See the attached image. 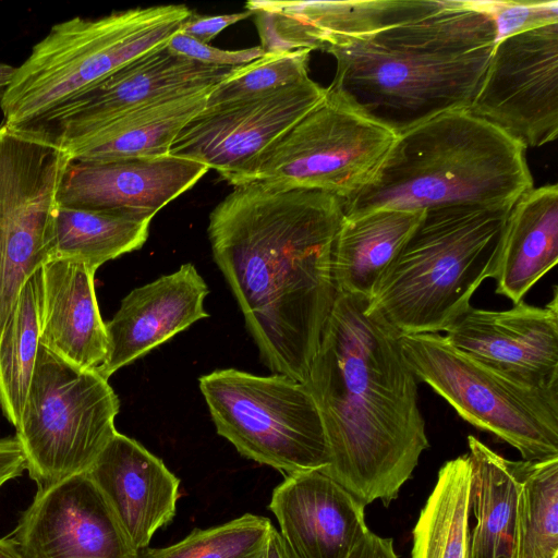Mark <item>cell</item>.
I'll return each mask as SVG.
<instances>
[{"mask_svg":"<svg viewBox=\"0 0 558 558\" xmlns=\"http://www.w3.org/2000/svg\"><path fill=\"white\" fill-rule=\"evenodd\" d=\"M339 197L246 183L210 213L213 257L230 286L263 362L305 383L337 290L332 244Z\"/></svg>","mask_w":558,"mask_h":558,"instance_id":"obj_1","label":"cell"},{"mask_svg":"<svg viewBox=\"0 0 558 558\" xmlns=\"http://www.w3.org/2000/svg\"><path fill=\"white\" fill-rule=\"evenodd\" d=\"M368 303L337 292L304 384L328 442L329 465L322 471L364 506H388L429 442L400 335Z\"/></svg>","mask_w":558,"mask_h":558,"instance_id":"obj_2","label":"cell"},{"mask_svg":"<svg viewBox=\"0 0 558 558\" xmlns=\"http://www.w3.org/2000/svg\"><path fill=\"white\" fill-rule=\"evenodd\" d=\"M496 44L478 1L445 0L428 13L349 38L327 87L396 135L469 108Z\"/></svg>","mask_w":558,"mask_h":558,"instance_id":"obj_3","label":"cell"},{"mask_svg":"<svg viewBox=\"0 0 558 558\" xmlns=\"http://www.w3.org/2000/svg\"><path fill=\"white\" fill-rule=\"evenodd\" d=\"M525 149L466 109L438 114L396 135L367 183L342 201L343 215L512 207L534 187Z\"/></svg>","mask_w":558,"mask_h":558,"instance_id":"obj_4","label":"cell"},{"mask_svg":"<svg viewBox=\"0 0 558 558\" xmlns=\"http://www.w3.org/2000/svg\"><path fill=\"white\" fill-rule=\"evenodd\" d=\"M509 208L448 206L424 211L389 264L368 311L401 335L439 333L493 278Z\"/></svg>","mask_w":558,"mask_h":558,"instance_id":"obj_5","label":"cell"},{"mask_svg":"<svg viewBox=\"0 0 558 558\" xmlns=\"http://www.w3.org/2000/svg\"><path fill=\"white\" fill-rule=\"evenodd\" d=\"M192 11L166 4L72 17L54 24L16 68L0 106L4 124L26 130L133 60L166 46Z\"/></svg>","mask_w":558,"mask_h":558,"instance_id":"obj_6","label":"cell"},{"mask_svg":"<svg viewBox=\"0 0 558 558\" xmlns=\"http://www.w3.org/2000/svg\"><path fill=\"white\" fill-rule=\"evenodd\" d=\"M119 409L118 396L97 369L78 367L39 344L15 428L37 489L86 472L117 433Z\"/></svg>","mask_w":558,"mask_h":558,"instance_id":"obj_7","label":"cell"},{"mask_svg":"<svg viewBox=\"0 0 558 558\" xmlns=\"http://www.w3.org/2000/svg\"><path fill=\"white\" fill-rule=\"evenodd\" d=\"M217 433L243 457L284 475L329 465L317 403L304 383L235 368L199 377Z\"/></svg>","mask_w":558,"mask_h":558,"instance_id":"obj_8","label":"cell"},{"mask_svg":"<svg viewBox=\"0 0 558 558\" xmlns=\"http://www.w3.org/2000/svg\"><path fill=\"white\" fill-rule=\"evenodd\" d=\"M400 345L417 379L471 425L508 442L524 461L558 457V389L518 384L440 333L401 335Z\"/></svg>","mask_w":558,"mask_h":558,"instance_id":"obj_9","label":"cell"},{"mask_svg":"<svg viewBox=\"0 0 558 558\" xmlns=\"http://www.w3.org/2000/svg\"><path fill=\"white\" fill-rule=\"evenodd\" d=\"M395 138L326 88L324 98L266 149L236 185L317 190L345 201L372 178Z\"/></svg>","mask_w":558,"mask_h":558,"instance_id":"obj_10","label":"cell"},{"mask_svg":"<svg viewBox=\"0 0 558 558\" xmlns=\"http://www.w3.org/2000/svg\"><path fill=\"white\" fill-rule=\"evenodd\" d=\"M65 150L0 126V332L26 281L50 259Z\"/></svg>","mask_w":558,"mask_h":558,"instance_id":"obj_11","label":"cell"},{"mask_svg":"<svg viewBox=\"0 0 558 558\" xmlns=\"http://www.w3.org/2000/svg\"><path fill=\"white\" fill-rule=\"evenodd\" d=\"M525 148L558 135V23L495 44L468 108Z\"/></svg>","mask_w":558,"mask_h":558,"instance_id":"obj_12","label":"cell"},{"mask_svg":"<svg viewBox=\"0 0 558 558\" xmlns=\"http://www.w3.org/2000/svg\"><path fill=\"white\" fill-rule=\"evenodd\" d=\"M325 94L307 77L257 97L204 107L179 132L170 155L214 169L234 186Z\"/></svg>","mask_w":558,"mask_h":558,"instance_id":"obj_13","label":"cell"},{"mask_svg":"<svg viewBox=\"0 0 558 558\" xmlns=\"http://www.w3.org/2000/svg\"><path fill=\"white\" fill-rule=\"evenodd\" d=\"M234 69L192 61L172 53L166 45L133 60L22 131L62 146L140 107L213 87Z\"/></svg>","mask_w":558,"mask_h":558,"instance_id":"obj_14","label":"cell"},{"mask_svg":"<svg viewBox=\"0 0 558 558\" xmlns=\"http://www.w3.org/2000/svg\"><path fill=\"white\" fill-rule=\"evenodd\" d=\"M23 558H136L87 472L37 489L7 535Z\"/></svg>","mask_w":558,"mask_h":558,"instance_id":"obj_15","label":"cell"},{"mask_svg":"<svg viewBox=\"0 0 558 558\" xmlns=\"http://www.w3.org/2000/svg\"><path fill=\"white\" fill-rule=\"evenodd\" d=\"M456 349L502 376L536 389H558V291L543 307H471L446 331Z\"/></svg>","mask_w":558,"mask_h":558,"instance_id":"obj_16","label":"cell"},{"mask_svg":"<svg viewBox=\"0 0 558 558\" xmlns=\"http://www.w3.org/2000/svg\"><path fill=\"white\" fill-rule=\"evenodd\" d=\"M208 170L197 161L172 155L110 162L70 160L61 181L59 204L151 220Z\"/></svg>","mask_w":558,"mask_h":558,"instance_id":"obj_17","label":"cell"},{"mask_svg":"<svg viewBox=\"0 0 558 558\" xmlns=\"http://www.w3.org/2000/svg\"><path fill=\"white\" fill-rule=\"evenodd\" d=\"M365 507L322 470L284 475L268 505L291 558H350L369 531Z\"/></svg>","mask_w":558,"mask_h":558,"instance_id":"obj_18","label":"cell"},{"mask_svg":"<svg viewBox=\"0 0 558 558\" xmlns=\"http://www.w3.org/2000/svg\"><path fill=\"white\" fill-rule=\"evenodd\" d=\"M86 472L136 553L175 515L180 480L133 438L117 432Z\"/></svg>","mask_w":558,"mask_h":558,"instance_id":"obj_19","label":"cell"},{"mask_svg":"<svg viewBox=\"0 0 558 558\" xmlns=\"http://www.w3.org/2000/svg\"><path fill=\"white\" fill-rule=\"evenodd\" d=\"M208 292L205 280L191 263L133 289L106 323L108 354L97 372L108 379L121 367L208 317L204 307Z\"/></svg>","mask_w":558,"mask_h":558,"instance_id":"obj_20","label":"cell"},{"mask_svg":"<svg viewBox=\"0 0 558 558\" xmlns=\"http://www.w3.org/2000/svg\"><path fill=\"white\" fill-rule=\"evenodd\" d=\"M96 268L52 258L40 269L39 343L74 365L97 369L108 354L95 292Z\"/></svg>","mask_w":558,"mask_h":558,"instance_id":"obj_21","label":"cell"},{"mask_svg":"<svg viewBox=\"0 0 558 558\" xmlns=\"http://www.w3.org/2000/svg\"><path fill=\"white\" fill-rule=\"evenodd\" d=\"M471 464L466 558H517L519 501L526 461H511L468 436Z\"/></svg>","mask_w":558,"mask_h":558,"instance_id":"obj_22","label":"cell"},{"mask_svg":"<svg viewBox=\"0 0 558 558\" xmlns=\"http://www.w3.org/2000/svg\"><path fill=\"white\" fill-rule=\"evenodd\" d=\"M558 262V186L533 187L511 207L494 279L496 293L513 304Z\"/></svg>","mask_w":558,"mask_h":558,"instance_id":"obj_23","label":"cell"},{"mask_svg":"<svg viewBox=\"0 0 558 558\" xmlns=\"http://www.w3.org/2000/svg\"><path fill=\"white\" fill-rule=\"evenodd\" d=\"M213 87L140 107L59 147L66 151L71 160L81 162L170 155L177 135L204 109Z\"/></svg>","mask_w":558,"mask_h":558,"instance_id":"obj_24","label":"cell"},{"mask_svg":"<svg viewBox=\"0 0 558 558\" xmlns=\"http://www.w3.org/2000/svg\"><path fill=\"white\" fill-rule=\"evenodd\" d=\"M424 211L376 209L343 215L332 244L337 292L371 299L383 272L420 223Z\"/></svg>","mask_w":558,"mask_h":558,"instance_id":"obj_25","label":"cell"},{"mask_svg":"<svg viewBox=\"0 0 558 558\" xmlns=\"http://www.w3.org/2000/svg\"><path fill=\"white\" fill-rule=\"evenodd\" d=\"M150 219L129 214L58 205L50 259L66 258L96 269L108 260L140 250L148 238Z\"/></svg>","mask_w":558,"mask_h":558,"instance_id":"obj_26","label":"cell"},{"mask_svg":"<svg viewBox=\"0 0 558 558\" xmlns=\"http://www.w3.org/2000/svg\"><path fill=\"white\" fill-rule=\"evenodd\" d=\"M470 485L468 453L440 468L413 529L411 558H466Z\"/></svg>","mask_w":558,"mask_h":558,"instance_id":"obj_27","label":"cell"},{"mask_svg":"<svg viewBox=\"0 0 558 558\" xmlns=\"http://www.w3.org/2000/svg\"><path fill=\"white\" fill-rule=\"evenodd\" d=\"M40 269L24 284L0 332V411L15 428L21 422L40 344Z\"/></svg>","mask_w":558,"mask_h":558,"instance_id":"obj_28","label":"cell"},{"mask_svg":"<svg viewBox=\"0 0 558 558\" xmlns=\"http://www.w3.org/2000/svg\"><path fill=\"white\" fill-rule=\"evenodd\" d=\"M517 558H558V457L526 461L519 501Z\"/></svg>","mask_w":558,"mask_h":558,"instance_id":"obj_29","label":"cell"},{"mask_svg":"<svg viewBox=\"0 0 558 558\" xmlns=\"http://www.w3.org/2000/svg\"><path fill=\"white\" fill-rule=\"evenodd\" d=\"M274 525L263 515L245 513L207 529H194L179 542L145 548L136 558H265Z\"/></svg>","mask_w":558,"mask_h":558,"instance_id":"obj_30","label":"cell"},{"mask_svg":"<svg viewBox=\"0 0 558 558\" xmlns=\"http://www.w3.org/2000/svg\"><path fill=\"white\" fill-rule=\"evenodd\" d=\"M308 50L265 53L235 68L209 92L205 107L257 97L310 77Z\"/></svg>","mask_w":558,"mask_h":558,"instance_id":"obj_31","label":"cell"},{"mask_svg":"<svg viewBox=\"0 0 558 558\" xmlns=\"http://www.w3.org/2000/svg\"><path fill=\"white\" fill-rule=\"evenodd\" d=\"M489 15L496 43L539 26L558 23V1H478Z\"/></svg>","mask_w":558,"mask_h":558,"instance_id":"obj_32","label":"cell"},{"mask_svg":"<svg viewBox=\"0 0 558 558\" xmlns=\"http://www.w3.org/2000/svg\"><path fill=\"white\" fill-rule=\"evenodd\" d=\"M167 48L172 53L192 61L226 68L245 65L265 54L260 46L239 50L219 49L183 35L180 31L171 37Z\"/></svg>","mask_w":558,"mask_h":558,"instance_id":"obj_33","label":"cell"},{"mask_svg":"<svg viewBox=\"0 0 558 558\" xmlns=\"http://www.w3.org/2000/svg\"><path fill=\"white\" fill-rule=\"evenodd\" d=\"M252 16V12L245 10L240 13L213 15V16H191L182 24L180 33L186 35L203 44H208L221 31L228 26Z\"/></svg>","mask_w":558,"mask_h":558,"instance_id":"obj_34","label":"cell"},{"mask_svg":"<svg viewBox=\"0 0 558 558\" xmlns=\"http://www.w3.org/2000/svg\"><path fill=\"white\" fill-rule=\"evenodd\" d=\"M350 558H398V556L392 539L380 537L368 531Z\"/></svg>","mask_w":558,"mask_h":558,"instance_id":"obj_35","label":"cell"},{"mask_svg":"<svg viewBox=\"0 0 558 558\" xmlns=\"http://www.w3.org/2000/svg\"><path fill=\"white\" fill-rule=\"evenodd\" d=\"M265 558H291L275 526L269 535Z\"/></svg>","mask_w":558,"mask_h":558,"instance_id":"obj_36","label":"cell"},{"mask_svg":"<svg viewBox=\"0 0 558 558\" xmlns=\"http://www.w3.org/2000/svg\"><path fill=\"white\" fill-rule=\"evenodd\" d=\"M16 68L0 61V106L15 75Z\"/></svg>","mask_w":558,"mask_h":558,"instance_id":"obj_37","label":"cell"},{"mask_svg":"<svg viewBox=\"0 0 558 558\" xmlns=\"http://www.w3.org/2000/svg\"><path fill=\"white\" fill-rule=\"evenodd\" d=\"M0 558H23L8 536L0 537Z\"/></svg>","mask_w":558,"mask_h":558,"instance_id":"obj_38","label":"cell"}]
</instances>
